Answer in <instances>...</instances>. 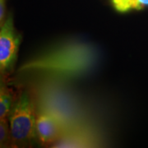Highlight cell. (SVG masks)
Segmentation results:
<instances>
[{"mask_svg": "<svg viewBox=\"0 0 148 148\" xmlns=\"http://www.w3.org/2000/svg\"><path fill=\"white\" fill-rule=\"evenodd\" d=\"M6 18L5 0H0V28L4 24Z\"/></svg>", "mask_w": 148, "mask_h": 148, "instance_id": "9", "label": "cell"}, {"mask_svg": "<svg viewBox=\"0 0 148 148\" xmlns=\"http://www.w3.org/2000/svg\"><path fill=\"white\" fill-rule=\"evenodd\" d=\"M95 61L96 53L92 47L81 43H65L28 60L19 72L75 77L89 72Z\"/></svg>", "mask_w": 148, "mask_h": 148, "instance_id": "1", "label": "cell"}, {"mask_svg": "<svg viewBox=\"0 0 148 148\" xmlns=\"http://www.w3.org/2000/svg\"><path fill=\"white\" fill-rule=\"evenodd\" d=\"M21 42V35L16 31L12 14L7 16L0 28V73L6 74L12 71L17 59Z\"/></svg>", "mask_w": 148, "mask_h": 148, "instance_id": "3", "label": "cell"}, {"mask_svg": "<svg viewBox=\"0 0 148 148\" xmlns=\"http://www.w3.org/2000/svg\"><path fill=\"white\" fill-rule=\"evenodd\" d=\"M138 3H139L141 10H142L143 8L148 7V0H138Z\"/></svg>", "mask_w": 148, "mask_h": 148, "instance_id": "10", "label": "cell"}, {"mask_svg": "<svg viewBox=\"0 0 148 148\" xmlns=\"http://www.w3.org/2000/svg\"><path fill=\"white\" fill-rule=\"evenodd\" d=\"M8 119H0V147H12L10 127Z\"/></svg>", "mask_w": 148, "mask_h": 148, "instance_id": "8", "label": "cell"}, {"mask_svg": "<svg viewBox=\"0 0 148 148\" xmlns=\"http://www.w3.org/2000/svg\"><path fill=\"white\" fill-rule=\"evenodd\" d=\"M99 144V138L95 132L82 123L64 132L53 147H92Z\"/></svg>", "mask_w": 148, "mask_h": 148, "instance_id": "5", "label": "cell"}, {"mask_svg": "<svg viewBox=\"0 0 148 148\" xmlns=\"http://www.w3.org/2000/svg\"><path fill=\"white\" fill-rule=\"evenodd\" d=\"M3 73H0V89L3 88L5 86V84H4V82H3Z\"/></svg>", "mask_w": 148, "mask_h": 148, "instance_id": "11", "label": "cell"}, {"mask_svg": "<svg viewBox=\"0 0 148 148\" xmlns=\"http://www.w3.org/2000/svg\"><path fill=\"white\" fill-rule=\"evenodd\" d=\"M111 3L119 13H127L132 9L141 10L138 0H111Z\"/></svg>", "mask_w": 148, "mask_h": 148, "instance_id": "7", "label": "cell"}, {"mask_svg": "<svg viewBox=\"0 0 148 148\" xmlns=\"http://www.w3.org/2000/svg\"><path fill=\"white\" fill-rule=\"evenodd\" d=\"M36 112L37 143L44 147H53L64 135V125L57 117L45 108L36 106Z\"/></svg>", "mask_w": 148, "mask_h": 148, "instance_id": "4", "label": "cell"}, {"mask_svg": "<svg viewBox=\"0 0 148 148\" xmlns=\"http://www.w3.org/2000/svg\"><path fill=\"white\" fill-rule=\"evenodd\" d=\"M12 147H28L37 142L36 112L34 100L29 92L23 91L8 116Z\"/></svg>", "mask_w": 148, "mask_h": 148, "instance_id": "2", "label": "cell"}, {"mask_svg": "<svg viewBox=\"0 0 148 148\" xmlns=\"http://www.w3.org/2000/svg\"><path fill=\"white\" fill-rule=\"evenodd\" d=\"M13 105L12 96L6 86L0 89V119L8 118Z\"/></svg>", "mask_w": 148, "mask_h": 148, "instance_id": "6", "label": "cell"}]
</instances>
